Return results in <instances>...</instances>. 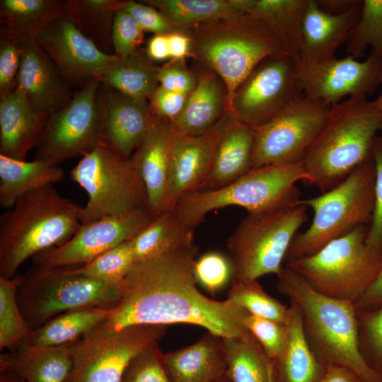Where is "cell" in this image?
Instances as JSON below:
<instances>
[{
  "label": "cell",
  "instance_id": "obj_24",
  "mask_svg": "<svg viewBox=\"0 0 382 382\" xmlns=\"http://www.w3.org/2000/svg\"><path fill=\"white\" fill-rule=\"evenodd\" d=\"M47 119L31 108L18 86L0 98V154L25 160L28 153L37 146Z\"/></svg>",
  "mask_w": 382,
  "mask_h": 382
},
{
  "label": "cell",
  "instance_id": "obj_42",
  "mask_svg": "<svg viewBox=\"0 0 382 382\" xmlns=\"http://www.w3.org/2000/svg\"><path fill=\"white\" fill-rule=\"evenodd\" d=\"M134 263L132 239L125 241L80 266L68 267L74 274L114 284L120 283Z\"/></svg>",
  "mask_w": 382,
  "mask_h": 382
},
{
  "label": "cell",
  "instance_id": "obj_51",
  "mask_svg": "<svg viewBox=\"0 0 382 382\" xmlns=\"http://www.w3.org/2000/svg\"><path fill=\"white\" fill-rule=\"evenodd\" d=\"M158 81L166 90L188 96L195 88L197 78L195 72L187 68L185 61L169 59L158 67Z\"/></svg>",
  "mask_w": 382,
  "mask_h": 382
},
{
  "label": "cell",
  "instance_id": "obj_34",
  "mask_svg": "<svg viewBox=\"0 0 382 382\" xmlns=\"http://www.w3.org/2000/svg\"><path fill=\"white\" fill-rule=\"evenodd\" d=\"M286 324L287 342L277 363L282 382H318L324 366L312 351L304 334L300 311L291 302Z\"/></svg>",
  "mask_w": 382,
  "mask_h": 382
},
{
  "label": "cell",
  "instance_id": "obj_55",
  "mask_svg": "<svg viewBox=\"0 0 382 382\" xmlns=\"http://www.w3.org/2000/svg\"><path fill=\"white\" fill-rule=\"evenodd\" d=\"M318 382H368L357 373L337 365L324 366Z\"/></svg>",
  "mask_w": 382,
  "mask_h": 382
},
{
  "label": "cell",
  "instance_id": "obj_23",
  "mask_svg": "<svg viewBox=\"0 0 382 382\" xmlns=\"http://www.w3.org/2000/svg\"><path fill=\"white\" fill-rule=\"evenodd\" d=\"M193 91L180 113L170 121L177 134L197 136L215 126L227 113V91L222 79L213 71L197 63Z\"/></svg>",
  "mask_w": 382,
  "mask_h": 382
},
{
  "label": "cell",
  "instance_id": "obj_33",
  "mask_svg": "<svg viewBox=\"0 0 382 382\" xmlns=\"http://www.w3.org/2000/svg\"><path fill=\"white\" fill-rule=\"evenodd\" d=\"M223 340L226 374L231 382H281L277 363L253 335Z\"/></svg>",
  "mask_w": 382,
  "mask_h": 382
},
{
  "label": "cell",
  "instance_id": "obj_10",
  "mask_svg": "<svg viewBox=\"0 0 382 382\" xmlns=\"http://www.w3.org/2000/svg\"><path fill=\"white\" fill-rule=\"evenodd\" d=\"M307 219V207L298 203L244 217L227 241L231 283L279 275L292 240Z\"/></svg>",
  "mask_w": 382,
  "mask_h": 382
},
{
  "label": "cell",
  "instance_id": "obj_28",
  "mask_svg": "<svg viewBox=\"0 0 382 382\" xmlns=\"http://www.w3.org/2000/svg\"><path fill=\"white\" fill-rule=\"evenodd\" d=\"M254 130L230 116L218 146L212 171L199 190L226 186L252 168Z\"/></svg>",
  "mask_w": 382,
  "mask_h": 382
},
{
  "label": "cell",
  "instance_id": "obj_52",
  "mask_svg": "<svg viewBox=\"0 0 382 382\" xmlns=\"http://www.w3.org/2000/svg\"><path fill=\"white\" fill-rule=\"evenodd\" d=\"M188 96L166 90L158 85L149 96L148 102L154 116L172 121L182 111Z\"/></svg>",
  "mask_w": 382,
  "mask_h": 382
},
{
  "label": "cell",
  "instance_id": "obj_27",
  "mask_svg": "<svg viewBox=\"0 0 382 382\" xmlns=\"http://www.w3.org/2000/svg\"><path fill=\"white\" fill-rule=\"evenodd\" d=\"M72 368L68 345L41 347L26 343L0 356V371L13 372L26 382H64Z\"/></svg>",
  "mask_w": 382,
  "mask_h": 382
},
{
  "label": "cell",
  "instance_id": "obj_59",
  "mask_svg": "<svg viewBox=\"0 0 382 382\" xmlns=\"http://www.w3.org/2000/svg\"><path fill=\"white\" fill-rule=\"evenodd\" d=\"M381 91L378 96L374 100H372L374 106L376 108V109L379 111V112L382 115V81L381 84Z\"/></svg>",
  "mask_w": 382,
  "mask_h": 382
},
{
  "label": "cell",
  "instance_id": "obj_44",
  "mask_svg": "<svg viewBox=\"0 0 382 382\" xmlns=\"http://www.w3.org/2000/svg\"><path fill=\"white\" fill-rule=\"evenodd\" d=\"M243 323L265 353L277 363L281 359L287 342L286 325L248 313Z\"/></svg>",
  "mask_w": 382,
  "mask_h": 382
},
{
  "label": "cell",
  "instance_id": "obj_37",
  "mask_svg": "<svg viewBox=\"0 0 382 382\" xmlns=\"http://www.w3.org/2000/svg\"><path fill=\"white\" fill-rule=\"evenodd\" d=\"M164 14L177 30L245 15L241 0H142Z\"/></svg>",
  "mask_w": 382,
  "mask_h": 382
},
{
  "label": "cell",
  "instance_id": "obj_58",
  "mask_svg": "<svg viewBox=\"0 0 382 382\" xmlns=\"http://www.w3.org/2000/svg\"><path fill=\"white\" fill-rule=\"evenodd\" d=\"M0 382H26L16 374L8 371H0Z\"/></svg>",
  "mask_w": 382,
  "mask_h": 382
},
{
  "label": "cell",
  "instance_id": "obj_30",
  "mask_svg": "<svg viewBox=\"0 0 382 382\" xmlns=\"http://www.w3.org/2000/svg\"><path fill=\"white\" fill-rule=\"evenodd\" d=\"M64 175L59 165L44 160L27 161L0 154V207L11 209L22 196L60 182Z\"/></svg>",
  "mask_w": 382,
  "mask_h": 382
},
{
  "label": "cell",
  "instance_id": "obj_41",
  "mask_svg": "<svg viewBox=\"0 0 382 382\" xmlns=\"http://www.w3.org/2000/svg\"><path fill=\"white\" fill-rule=\"evenodd\" d=\"M248 313L286 325L290 307L269 295L257 280L231 283L227 299Z\"/></svg>",
  "mask_w": 382,
  "mask_h": 382
},
{
  "label": "cell",
  "instance_id": "obj_50",
  "mask_svg": "<svg viewBox=\"0 0 382 382\" xmlns=\"http://www.w3.org/2000/svg\"><path fill=\"white\" fill-rule=\"evenodd\" d=\"M120 9L129 14L144 32L167 35L177 30L160 11L141 1L122 0Z\"/></svg>",
  "mask_w": 382,
  "mask_h": 382
},
{
  "label": "cell",
  "instance_id": "obj_13",
  "mask_svg": "<svg viewBox=\"0 0 382 382\" xmlns=\"http://www.w3.org/2000/svg\"><path fill=\"white\" fill-rule=\"evenodd\" d=\"M303 95L294 60L286 54L272 56L261 61L238 85L227 113L255 129Z\"/></svg>",
  "mask_w": 382,
  "mask_h": 382
},
{
  "label": "cell",
  "instance_id": "obj_40",
  "mask_svg": "<svg viewBox=\"0 0 382 382\" xmlns=\"http://www.w3.org/2000/svg\"><path fill=\"white\" fill-rule=\"evenodd\" d=\"M370 47L382 59V0H364L360 16L345 42L347 55L357 59Z\"/></svg>",
  "mask_w": 382,
  "mask_h": 382
},
{
  "label": "cell",
  "instance_id": "obj_39",
  "mask_svg": "<svg viewBox=\"0 0 382 382\" xmlns=\"http://www.w3.org/2000/svg\"><path fill=\"white\" fill-rule=\"evenodd\" d=\"M23 277H0V349L13 351L30 343L32 329L23 318L17 300Z\"/></svg>",
  "mask_w": 382,
  "mask_h": 382
},
{
  "label": "cell",
  "instance_id": "obj_25",
  "mask_svg": "<svg viewBox=\"0 0 382 382\" xmlns=\"http://www.w3.org/2000/svg\"><path fill=\"white\" fill-rule=\"evenodd\" d=\"M362 4L340 14L323 11L316 0H308L303 21V57L296 66L330 59L345 42L357 22Z\"/></svg>",
  "mask_w": 382,
  "mask_h": 382
},
{
  "label": "cell",
  "instance_id": "obj_48",
  "mask_svg": "<svg viewBox=\"0 0 382 382\" xmlns=\"http://www.w3.org/2000/svg\"><path fill=\"white\" fill-rule=\"evenodd\" d=\"M357 313L360 339L374 362V369L382 374V306Z\"/></svg>",
  "mask_w": 382,
  "mask_h": 382
},
{
  "label": "cell",
  "instance_id": "obj_54",
  "mask_svg": "<svg viewBox=\"0 0 382 382\" xmlns=\"http://www.w3.org/2000/svg\"><path fill=\"white\" fill-rule=\"evenodd\" d=\"M170 59L183 60L192 58V40L185 32L175 30L167 35Z\"/></svg>",
  "mask_w": 382,
  "mask_h": 382
},
{
  "label": "cell",
  "instance_id": "obj_8",
  "mask_svg": "<svg viewBox=\"0 0 382 382\" xmlns=\"http://www.w3.org/2000/svg\"><path fill=\"white\" fill-rule=\"evenodd\" d=\"M367 230L359 226L314 254L287 261L284 266L322 294L354 303L382 266V250L366 243Z\"/></svg>",
  "mask_w": 382,
  "mask_h": 382
},
{
  "label": "cell",
  "instance_id": "obj_3",
  "mask_svg": "<svg viewBox=\"0 0 382 382\" xmlns=\"http://www.w3.org/2000/svg\"><path fill=\"white\" fill-rule=\"evenodd\" d=\"M382 133V115L366 96L331 105L326 120L305 154L303 183L323 192L333 188L371 157Z\"/></svg>",
  "mask_w": 382,
  "mask_h": 382
},
{
  "label": "cell",
  "instance_id": "obj_5",
  "mask_svg": "<svg viewBox=\"0 0 382 382\" xmlns=\"http://www.w3.org/2000/svg\"><path fill=\"white\" fill-rule=\"evenodd\" d=\"M192 40L195 63L215 72L227 91V110L238 85L267 57L286 54L272 27L249 14L184 30Z\"/></svg>",
  "mask_w": 382,
  "mask_h": 382
},
{
  "label": "cell",
  "instance_id": "obj_17",
  "mask_svg": "<svg viewBox=\"0 0 382 382\" xmlns=\"http://www.w3.org/2000/svg\"><path fill=\"white\" fill-rule=\"evenodd\" d=\"M296 68L304 96L330 105L347 96H370L382 81V59L372 50L364 61L346 55Z\"/></svg>",
  "mask_w": 382,
  "mask_h": 382
},
{
  "label": "cell",
  "instance_id": "obj_45",
  "mask_svg": "<svg viewBox=\"0 0 382 382\" xmlns=\"http://www.w3.org/2000/svg\"><path fill=\"white\" fill-rule=\"evenodd\" d=\"M194 273L199 282L208 291L214 294L231 280V267L227 256L212 251L196 260Z\"/></svg>",
  "mask_w": 382,
  "mask_h": 382
},
{
  "label": "cell",
  "instance_id": "obj_36",
  "mask_svg": "<svg viewBox=\"0 0 382 382\" xmlns=\"http://www.w3.org/2000/svg\"><path fill=\"white\" fill-rule=\"evenodd\" d=\"M158 67L140 48L126 57H119L100 81L134 99L148 100L158 86Z\"/></svg>",
  "mask_w": 382,
  "mask_h": 382
},
{
  "label": "cell",
  "instance_id": "obj_31",
  "mask_svg": "<svg viewBox=\"0 0 382 382\" xmlns=\"http://www.w3.org/2000/svg\"><path fill=\"white\" fill-rule=\"evenodd\" d=\"M308 0H250L247 14L266 21L296 64L303 57V21Z\"/></svg>",
  "mask_w": 382,
  "mask_h": 382
},
{
  "label": "cell",
  "instance_id": "obj_2",
  "mask_svg": "<svg viewBox=\"0 0 382 382\" xmlns=\"http://www.w3.org/2000/svg\"><path fill=\"white\" fill-rule=\"evenodd\" d=\"M277 277V290L299 308L306 340L319 361L351 369L368 382H382V374L361 350L354 302L322 294L285 266Z\"/></svg>",
  "mask_w": 382,
  "mask_h": 382
},
{
  "label": "cell",
  "instance_id": "obj_1",
  "mask_svg": "<svg viewBox=\"0 0 382 382\" xmlns=\"http://www.w3.org/2000/svg\"><path fill=\"white\" fill-rule=\"evenodd\" d=\"M194 246L136 262L118 284L107 328L183 323L197 325L222 338L252 335L243 320L248 313L228 299L219 301L197 287Z\"/></svg>",
  "mask_w": 382,
  "mask_h": 382
},
{
  "label": "cell",
  "instance_id": "obj_38",
  "mask_svg": "<svg viewBox=\"0 0 382 382\" xmlns=\"http://www.w3.org/2000/svg\"><path fill=\"white\" fill-rule=\"evenodd\" d=\"M120 0H66V16L99 50L114 54L112 30Z\"/></svg>",
  "mask_w": 382,
  "mask_h": 382
},
{
  "label": "cell",
  "instance_id": "obj_57",
  "mask_svg": "<svg viewBox=\"0 0 382 382\" xmlns=\"http://www.w3.org/2000/svg\"><path fill=\"white\" fill-rule=\"evenodd\" d=\"M318 6L326 13L340 14L362 3L361 0H316Z\"/></svg>",
  "mask_w": 382,
  "mask_h": 382
},
{
  "label": "cell",
  "instance_id": "obj_47",
  "mask_svg": "<svg viewBox=\"0 0 382 382\" xmlns=\"http://www.w3.org/2000/svg\"><path fill=\"white\" fill-rule=\"evenodd\" d=\"M371 156L375 167L374 207L366 243L374 248L382 250V133L374 140Z\"/></svg>",
  "mask_w": 382,
  "mask_h": 382
},
{
  "label": "cell",
  "instance_id": "obj_26",
  "mask_svg": "<svg viewBox=\"0 0 382 382\" xmlns=\"http://www.w3.org/2000/svg\"><path fill=\"white\" fill-rule=\"evenodd\" d=\"M164 359L173 382H214L226 371L224 340L209 332Z\"/></svg>",
  "mask_w": 382,
  "mask_h": 382
},
{
  "label": "cell",
  "instance_id": "obj_15",
  "mask_svg": "<svg viewBox=\"0 0 382 382\" xmlns=\"http://www.w3.org/2000/svg\"><path fill=\"white\" fill-rule=\"evenodd\" d=\"M100 85L98 79L88 81L66 106L48 117L35 159L59 165L103 142Z\"/></svg>",
  "mask_w": 382,
  "mask_h": 382
},
{
  "label": "cell",
  "instance_id": "obj_56",
  "mask_svg": "<svg viewBox=\"0 0 382 382\" xmlns=\"http://www.w3.org/2000/svg\"><path fill=\"white\" fill-rule=\"evenodd\" d=\"M167 35H154V36L151 37L149 40L145 51L152 61H164L170 59Z\"/></svg>",
  "mask_w": 382,
  "mask_h": 382
},
{
  "label": "cell",
  "instance_id": "obj_53",
  "mask_svg": "<svg viewBox=\"0 0 382 382\" xmlns=\"http://www.w3.org/2000/svg\"><path fill=\"white\" fill-rule=\"evenodd\" d=\"M354 303L357 312L371 311L382 306V266L369 287Z\"/></svg>",
  "mask_w": 382,
  "mask_h": 382
},
{
  "label": "cell",
  "instance_id": "obj_32",
  "mask_svg": "<svg viewBox=\"0 0 382 382\" xmlns=\"http://www.w3.org/2000/svg\"><path fill=\"white\" fill-rule=\"evenodd\" d=\"M132 242L134 262L195 245L193 229L182 224L172 209L156 216Z\"/></svg>",
  "mask_w": 382,
  "mask_h": 382
},
{
  "label": "cell",
  "instance_id": "obj_14",
  "mask_svg": "<svg viewBox=\"0 0 382 382\" xmlns=\"http://www.w3.org/2000/svg\"><path fill=\"white\" fill-rule=\"evenodd\" d=\"M330 107L303 95L270 121L253 129L252 168L301 161L323 127Z\"/></svg>",
  "mask_w": 382,
  "mask_h": 382
},
{
  "label": "cell",
  "instance_id": "obj_49",
  "mask_svg": "<svg viewBox=\"0 0 382 382\" xmlns=\"http://www.w3.org/2000/svg\"><path fill=\"white\" fill-rule=\"evenodd\" d=\"M21 57V45L0 31V98L16 89Z\"/></svg>",
  "mask_w": 382,
  "mask_h": 382
},
{
  "label": "cell",
  "instance_id": "obj_6",
  "mask_svg": "<svg viewBox=\"0 0 382 382\" xmlns=\"http://www.w3.org/2000/svg\"><path fill=\"white\" fill-rule=\"evenodd\" d=\"M302 161L250 169L231 183L215 190L184 195L173 207L180 221L195 229L210 212L237 206L260 214L294 205L299 199L296 184L306 180Z\"/></svg>",
  "mask_w": 382,
  "mask_h": 382
},
{
  "label": "cell",
  "instance_id": "obj_35",
  "mask_svg": "<svg viewBox=\"0 0 382 382\" xmlns=\"http://www.w3.org/2000/svg\"><path fill=\"white\" fill-rule=\"evenodd\" d=\"M112 306L76 309L62 313L33 330L30 343L41 347L76 342L109 317Z\"/></svg>",
  "mask_w": 382,
  "mask_h": 382
},
{
  "label": "cell",
  "instance_id": "obj_60",
  "mask_svg": "<svg viewBox=\"0 0 382 382\" xmlns=\"http://www.w3.org/2000/svg\"><path fill=\"white\" fill-rule=\"evenodd\" d=\"M214 382H231L229 379L228 376L226 374V371L224 374H223L221 377H219L217 380H216Z\"/></svg>",
  "mask_w": 382,
  "mask_h": 382
},
{
  "label": "cell",
  "instance_id": "obj_12",
  "mask_svg": "<svg viewBox=\"0 0 382 382\" xmlns=\"http://www.w3.org/2000/svg\"><path fill=\"white\" fill-rule=\"evenodd\" d=\"M166 332L165 325H139L111 330L104 322L69 344L75 382H120L131 359Z\"/></svg>",
  "mask_w": 382,
  "mask_h": 382
},
{
  "label": "cell",
  "instance_id": "obj_18",
  "mask_svg": "<svg viewBox=\"0 0 382 382\" xmlns=\"http://www.w3.org/2000/svg\"><path fill=\"white\" fill-rule=\"evenodd\" d=\"M36 40L70 86L100 80L119 58L99 50L66 17L52 21Z\"/></svg>",
  "mask_w": 382,
  "mask_h": 382
},
{
  "label": "cell",
  "instance_id": "obj_22",
  "mask_svg": "<svg viewBox=\"0 0 382 382\" xmlns=\"http://www.w3.org/2000/svg\"><path fill=\"white\" fill-rule=\"evenodd\" d=\"M21 47L17 86L36 112L49 117L72 100L70 86L36 40Z\"/></svg>",
  "mask_w": 382,
  "mask_h": 382
},
{
  "label": "cell",
  "instance_id": "obj_61",
  "mask_svg": "<svg viewBox=\"0 0 382 382\" xmlns=\"http://www.w3.org/2000/svg\"><path fill=\"white\" fill-rule=\"evenodd\" d=\"M64 382H75V381H74L69 377H68L67 379Z\"/></svg>",
  "mask_w": 382,
  "mask_h": 382
},
{
  "label": "cell",
  "instance_id": "obj_21",
  "mask_svg": "<svg viewBox=\"0 0 382 382\" xmlns=\"http://www.w3.org/2000/svg\"><path fill=\"white\" fill-rule=\"evenodd\" d=\"M175 134L169 120L154 116L151 129L131 156L141 176L148 209L154 216L172 209L169 185Z\"/></svg>",
  "mask_w": 382,
  "mask_h": 382
},
{
  "label": "cell",
  "instance_id": "obj_9",
  "mask_svg": "<svg viewBox=\"0 0 382 382\" xmlns=\"http://www.w3.org/2000/svg\"><path fill=\"white\" fill-rule=\"evenodd\" d=\"M70 178L88 196L81 212L82 224L148 208L146 190L132 157L121 156L103 142L82 156Z\"/></svg>",
  "mask_w": 382,
  "mask_h": 382
},
{
  "label": "cell",
  "instance_id": "obj_11",
  "mask_svg": "<svg viewBox=\"0 0 382 382\" xmlns=\"http://www.w3.org/2000/svg\"><path fill=\"white\" fill-rule=\"evenodd\" d=\"M118 284L72 273L68 267L29 270L18 286L17 300L23 318L35 330L65 312L112 306Z\"/></svg>",
  "mask_w": 382,
  "mask_h": 382
},
{
  "label": "cell",
  "instance_id": "obj_20",
  "mask_svg": "<svg viewBox=\"0 0 382 382\" xmlns=\"http://www.w3.org/2000/svg\"><path fill=\"white\" fill-rule=\"evenodd\" d=\"M98 99L103 142L130 158L151 129L154 115L148 100H139L100 83Z\"/></svg>",
  "mask_w": 382,
  "mask_h": 382
},
{
  "label": "cell",
  "instance_id": "obj_19",
  "mask_svg": "<svg viewBox=\"0 0 382 382\" xmlns=\"http://www.w3.org/2000/svg\"><path fill=\"white\" fill-rule=\"evenodd\" d=\"M230 115L226 113L204 134L190 136L175 133L170 161L169 195L172 209L184 195L199 190L207 180Z\"/></svg>",
  "mask_w": 382,
  "mask_h": 382
},
{
  "label": "cell",
  "instance_id": "obj_46",
  "mask_svg": "<svg viewBox=\"0 0 382 382\" xmlns=\"http://www.w3.org/2000/svg\"><path fill=\"white\" fill-rule=\"evenodd\" d=\"M144 33L129 14L120 9L115 14L112 30L114 54L124 58L139 50Z\"/></svg>",
  "mask_w": 382,
  "mask_h": 382
},
{
  "label": "cell",
  "instance_id": "obj_43",
  "mask_svg": "<svg viewBox=\"0 0 382 382\" xmlns=\"http://www.w3.org/2000/svg\"><path fill=\"white\" fill-rule=\"evenodd\" d=\"M120 382H173L158 342L151 344L131 359Z\"/></svg>",
  "mask_w": 382,
  "mask_h": 382
},
{
  "label": "cell",
  "instance_id": "obj_4",
  "mask_svg": "<svg viewBox=\"0 0 382 382\" xmlns=\"http://www.w3.org/2000/svg\"><path fill=\"white\" fill-rule=\"evenodd\" d=\"M81 209L53 185L19 198L0 217V277L13 278L28 259L68 241L82 224Z\"/></svg>",
  "mask_w": 382,
  "mask_h": 382
},
{
  "label": "cell",
  "instance_id": "obj_29",
  "mask_svg": "<svg viewBox=\"0 0 382 382\" xmlns=\"http://www.w3.org/2000/svg\"><path fill=\"white\" fill-rule=\"evenodd\" d=\"M65 16L66 1H0L1 31L20 45L35 40L52 21Z\"/></svg>",
  "mask_w": 382,
  "mask_h": 382
},
{
  "label": "cell",
  "instance_id": "obj_16",
  "mask_svg": "<svg viewBox=\"0 0 382 382\" xmlns=\"http://www.w3.org/2000/svg\"><path fill=\"white\" fill-rule=\"evenodd\" d=\"M154 217L146 208L124 216L83 224L68 241L35 256L30 270L43 271L88 263L105 251L133 239Z\"/></svg>",
  "mask_w": 382,
  "mask_h": 382
},
{
  "label": "cell",
  "instance_id": "obj_7",
  "mask_svg": "<svg viewBox=\"0 0 382 382\" xmlns=\"http://www.w3.org/2000/svg\"><path fill=\"white\" fill-rule=\"evenodd\" d=\"M375 167L372 156L344 180L322 195L298 204L311 207V226L296 233L284 262L314 254L333 240L371 221L374 207Z\"/></svg>",
  "mask_w": 382,
  "mask_h": 382
}]
</instances>
